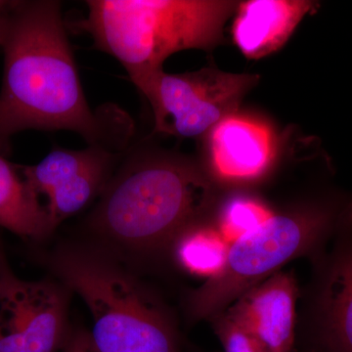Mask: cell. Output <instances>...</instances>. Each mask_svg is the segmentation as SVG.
<instances>
[{
    "mask_svg": "<svg viewBox=\"0 0 352 352\" xmlns=\"http://www.w3.org/2000/svg\"><path fill=\"white\" fill-rule=\"evenodd\" d=\"M0 145V226L27 239L52 232L47 212L34 190L2 155Z\"/></svg>",
    "mask_w": 352,
    "mask_h": 352,
    "instance_id": "cell-13",
    "label": "cell"
},
{
    "mask_svg": "<svg viewBox=\"0 0 352 352\" xmlns=\"http://www.w3.org/2000/svg\"><path fill=\"white\" fill-rule=\"evenodd\" d=\"M56 265L91 314L97 351L177 352L170 322L124 270L78 252H64Z\"/></svg>",
    "mask_w": 352,
    "mask_h": 352,
    "instance_id": "cell-5",
    "label": "cell"
},
{
    "mask_svg": "<svg viewBox=\"0 0 352 352\" xmlns=\"http://www.w3.org/2000/svg\"><path fill=\"white\" fill-rule=\"evenodd\" d=\"M273 215L272 210L261 201L249 197H236L222 208L215 227L231 245L263 226Z\"/></svg>",
    "mask_w": 352,
    "mask_h": 352,
    "instance_id": "cell-15",
    "label": "cell"
},
{
    "mask_svg": "<svg viewBox=\"0 0 352 352\" xmlns=\"http://www.w3.org/2000/svg\"><path fill=\"white\" fill-rule=\"evenodd\" d=\"M316 4L305 0H251L237 7L233 38L243 54L259 59L287 43Z\"/></svg>",
    "mask_w": 352,
    "mask_h": 352,
    "instance_id": "cell-12",
    "label": "cell"
},
{
    "mask_svg": "<svg viewBox=\"0 0 352 352\" xmlns=\"http://www.w3.org/2000/svg\"><path fill=\"white\" fill-rule=\"evenodd\" d=\"M85 19L74 28L127 74L163 68L173 53L210 50L222 38L237 2L214 0H88Z\"/></svg>",
    "mask_w": 352,
    "mask_h": 352,
    "instance_id": "cell-3",
    "label": "cell"
},
{
    "mask_svg": "<svg viewBox=\"0 0 352 352\" xmlns=\"http://www.w3.org/2000/svg\"><path fill=\"white\" fill-rule=\"evenodd\" d=\"M0 352H25L22 333L8 319L0 324Z\"/></svg>",
    "mask_w": 352,
    "mask_h": 352,
    "instance_id": "cell-17",
    "label": "cell"
},
{
    "mask_svg": "<svg viewBox=\"0 0 352 352\" xmlns=\"http://www.w3.org/2000/svg\"><path fill=\"white\" fill-rule=\"evenodd\" d=\"M4 261L3 259H2L1 254H0V270H1L2 264H3Z\"/></svg>",
    "mask_w": 352,
    "mask_h": 352,
    "instance_id": "cell-20",
    "label": "cell"
},
{
    "mask_svg": "<svg viewBox=\"0 0 352 352\" xmlns=\"http://www.w3.org/2000/svg\"><path fill=\"white\" fill-rule=\"evenodd\" d=\"M11 1H3V0H0V19H1L2 16L6 14L7 9H8L9 6H10Z\"/></svg>",
    "mask_w": 352,
    "mask_h": 352,
    "instance_id": "cell-19",
    "label": "cell"
},
{
    "mask_svg": "<svg viewBox=\"0 0 352 352\" xmlns=\"http://www.w3.org/2000/svg\"><path fill=\"white\" fill-rule=\"evenodd\" d=\"M273 136L263 122L231 115L212 129L210 151L215 173L228 180L263 175L273 157Z\"/></svg>",
    "mask_w": 352,
    "mask_h": 352,
    "instance_id": "cell-11",
    "label": "cell"
},
{
    "mask_svg": "<svg viewBox=\"0 0 352 352\" xmlns=\"http://www.w3.org/2000/svg\"><path fill=\"white\" fill-rule=\"evenodd\" d=\"M91 215L95 229L138 251L171 245L212 207V184L193 164L129 146Z\"/></svg>",
    "mask_w": 352,
    "mask_h": 352,
    "instance_id": "cell-2",
    "label": "cell"
},
{
    "mask_svg": "<svg viewBox=\"0 0 352 352\" xmlns=\"http://www.w3.org/2000/svg\"><path fill=\"white\" fill-rule=\"evenodd\" d=\"M65 352H98L92 344L89 336L78 335L69 342Z\"/></svg>",
    "mask_w": 352,
    "mask_h": 352,
    "instance_id": "cell-18",
    "label": "cell"
},
{
    "mask_svg": "<svg viewBox=\"0 0 352 352\" xmlns=\"http://www.w3.org/2000/svg\"><path fill=\"white\" fill-rule=\"evenodd\" d=\"M333 236L330 254L315 258L312 320L326 352H352V201Z\"/></svg>",
    "mask_w": 352,
    "mask_h": 352,
    "instance_id": "cell-8",
    "label": "cell"
},
{
    "mask_svg": "<svg viewBox=\"0 0 352 352\" xmlns=\"http://www.w3.org/2000/svg\"><path fill=\"white\" fill-rule=\"evenodd\" d=\"M129 78L151 106L154 131L182 138H199L234 115L259 80L258 76L217 68L185 74H168L162 68Z\"/></svg>",
    "mask_w": 352,
    "mask_h": 352,
    "instance_id": "cell-6",
    "label": "cell"
},
{
    "mask_svg": "<svg viewBox=\"0 0 352 352\" xmlns=\"http://www.w3.org/2000/svg\"><path fill=\"white\" fill-rule=\"evenodd\" d=\"M0 305L22 333L25 352H54L61 340L66 310L63 296L54 286L20 279L3 263Z\"/></svg>",
    "mask_w": 352,
    "mask_h": 352,
    "instance_id": "cell-9",
    "label": "cell"
},
{
    "mask_svg": "<svg viewBox=\"0 0 352 352\" xmlns=\"http://www.w3.org/2000/svg\"><path fill=\"white\" fill-rule=\"evenodd\" d=\"M3 80L0 145L27 129L76 132L88 145L126 150L133 122L117 106L95 112L83 92L75 56L54 0L11 1L0 20Z\"/></svg>",
    "mask_w": 352,
    "mask_h": 352,
    "instance_id": "cell-1",
    "label": "cell"
},
{
    "mask_svg": "<svg viewBox=\"0 0 352 352\" xmlns=\"http://www.w3.org/2000/svg\"><path fill=\"white\" fill-rule=\"evenodd\" d=\"M298 287L289 273L276 272L245 292L224 311L265 352H291L295 342Z\"/></svg>",
    "mask_w": 352,
    "mask_h": 352,
    "instance_id": "cell-10",
    "label": "cell"
},
{
    "mask_svg": "<svg viewBox=\"0 0 352 352\" xmlns=\"http://www.w3.org/2000/svg\"><path fill=\"white\" fill-rule=\"evenodd\" d=\"M2 17H3V16H2ZM0 20H1V19H0Z\"/></svg>",
    "mask_w": 352,
    "mask_h": 352,
    "instance_id": "cell-21",
    "label": "cell"
},
{
    "mask_svg": "<svg viewBox=\"0 0 352 352\" xmlns=\"http://www.w3.org/2000/svg\"><path fill=\"white\" fill-rule=\"evenodd\" d=\"M173 244L176 261L183 270L208 280L224 270L230 250L217 227L201 222L183 231Z\"/></svg>",
    "mask_w": 352,
    "mask_h": 352,
    "instance_id": "cell-14",
    "label": "cell"
},
{
    "mask_svg": "<svg viewBox=\"0 0 352 352\" xmlns=\"http://www.w3.org/2000/svg\"><path fill=\"white\" fill-rule=\"evenodd\" d=\"M349 205L344 210L321 205L298 212L274 214L256 230L234 242L224 270L191 296L190 312L194 318H212L221 314L292 259L318 256L337 230Z\"/></svg>",
    "mask_w": 352,
    "mask_h": 352,
    "instance_id": "cell-4",
    "label": "cell"
},
{
    "mask_svg": "<svg viewBox=\"0 0 352 352\" xmlns=\"http://www.w3.org/2000/svg\"><path fill=\"white\" fill-rule=\"evenodd\" d=\"M126 150L105 145H88L82 150L55 147L38 164L18 168L34 193L46 199L53 231L105 189Z\"/></svg>",
    "mask_w": 352,
    "mask_h": 352,
    "instance_id": "cell-7",
    "label": "cell"
},
{
    "mask_svg": "<svg viewBox=\"0 0 352 352\" xmlns=\"http://www.w3.org/2000/svg\"><path fill=\"white\" fill-rule=\"evenodd\" d=\"M212 319L226 352H265L258 340L226 311Z\"/></svg>",
    "mask_w": 352,
    "mask_h": 352,
    "instance_id": "cell-16",
    "label": "cell"
}]
</instances>
